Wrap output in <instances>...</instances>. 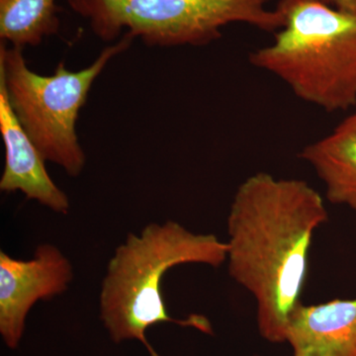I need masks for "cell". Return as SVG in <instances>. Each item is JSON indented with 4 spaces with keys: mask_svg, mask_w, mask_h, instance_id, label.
Masks as SVG:
<instances>
[{
    "mask_svg": "<svg viewBox=\"0 0 356 356\" xmlns=\"http://www.w3.org/2000/svg\"><path fill=\"white\" fill-rule=\"evenodd\" d=\"M58 11L55 0H0V40L17 48L38 47L58 34Z\"/></svg>",
    "mask_w": 356,
    "mask_h": 356,
    "instance_id": "cell-10",
    "label": "cell"
},
{
    "mask_svg": "<svg viewBox=\"0 0 356 356\" xmlns=\"http://www.w3.org/2000/svg\"><path fill=\"white\" fill-rule=\"evenodd\" d=\"M72 278L69 259L51 243L38 245L29 261L0 252V334L9 348L19 346L32 307L62 295Z\"/></svg>",
    "mask_w": 356,
    "mask_h": 356,
    "instance_id": "cell-6",
    "label": "cell"
},
{
    "mask_svg": "<svg viewBox=\"0 0 356 356\" xmlns=\"http://www.w3.org/2000/svg\"><path fill=\"white\" fill-rule=\"evenodd\" d=\"M134 39L124 33L86 69L72 72L62 62L53 76L30 70L22 48L0 43V79L16 118L44 161L60 166L70 177H79L86 163L76 134L79 111L95 79L112 58L130 48Z\"/></svg>",
    "mask_w": 356,
    "mask_h": 356,
    "instance_id": "cell-4",
    "label": "cell"
},
{
    "mask_svg": "<svg viewBox=\"0 0 356 356\" xmlns=\"http://www.w3.org/2000/svg\"><path fill=\"white\" fill-rule=\"evenodd\" d=\"M284 23L250 65L281 79L299 99L329 113L356 107V14L315 0H280Z\"/></svg>",
    "mask_w": 356,
    "mask_h": 356,
    "instance_id": "cell-3",
    "label": "cell"
},
{
    "mask_svg": "<svg viewBox=\"0 0 356 356\" xmlns=\"http://www.w3.org/2000/svg\"><path fill=\"white\" fill-rule=\"evenodd\" d=\"M0 133L6 147L0 191L7 193L22 192L29 200L37 201L58 214H67L70 199L49 175L44 165L46 161L16 118L1 79Z\"/></svg>",
    "mask_w": 356,
    "mask_h": 356,
    "instance_id": "cell-7",
    "label": "cell"
},
{
    "mask_svg": "<svg viewBox=\"0 0 356 356\" xmlns=\"http://www.w3.org/2000/svg\"><path fill=\"white\" fill-rule=\"evenodd\" d=\"M227 257V243L212 234L193 233L175 221L149 222L139 234H129L110 259L100 289V318L112 341L136 339L149 356H161L146 337L154 325L173 323L212 334V325L202 315L178 320L168 314L161 282L172 267L186 264L219 267Z\"/></svg>",
    "mask_w": 356,
    "mask_h": 356,
    "instance_id": "cell-2",
    "label": "cell"
},
{
    "mask_svg": "<svg viewBox=\"0 0 356 356\" xmlns=\"http://www.w3.org/2000/svg\"><path fill=\"white\" fill-rule=\"evenodd\" d=\"M344 13L356 14V0H315Z\"/></svg>",
    "mask_w": 356,
    "mask_h": 356,
    "instance_id": "cell-11",
    "label": "cell"
},
{
    "mask_svg": "<svg viewBox=\"0 0 356 356\" xmlns=\"http://www.w3.org/2000/svg\"><path fill=\"white\" fill-rule=\"evenodd\" d=\"M327 221L324 198L305 180L257 172L236 189L227 219L229 273L254 296L257 327L269 343H286L314 233Z\"/></svg>",
    "mask_w": 356,
    "mask_h": 356,
    "instance_id": "cell-1",
    "label": "cell"
},
{
    "mask_svg": "<svg viewBox=\"0 0 356 356\" xmlns=\"http://www.w3.org/2000/svg\"><path fill=\"white\" fill-rule=\"evenodd\" d=\"M324 137L307 145L305 161L325 185V198L356 215V107Z\"/></svg>",
    "mask_w": 356,
    "mask_h": 356,
    "instance_id": "cell-9",
    "label": "cell"
},
{
    "mask_svg": "<svg viewBox=\"0 0 356 356\" xmlns=\"http://www.w3.org/2000/svg\"><path fill=\"white\" fill-rule=\"evenodd\" d=\"M286 343L294 356H356V298L300 304L290 316Z\"/></svg>",
    "mask_w": 356,
    "mask_h": 356,
    "instance_id": "cell-8",
    "label": "cell"
},
{
    "mask_svg": "<svg viewBox=\"0 0 356 356\" xmlns=\"http://www.w3.org/2000/svg\"><path fill=\"white\" fill-rule=\"evenodd\" d=\"M103 42L126 31L149 47H203L222 37L225 26L245 23L277 32L284 23L273 0H67Z\"/></svg>",
    "mask_w": 356,
    "mask_h": 356,
    "instance_id": "cell-5",
    "label": "cell"
}]
</instances>
